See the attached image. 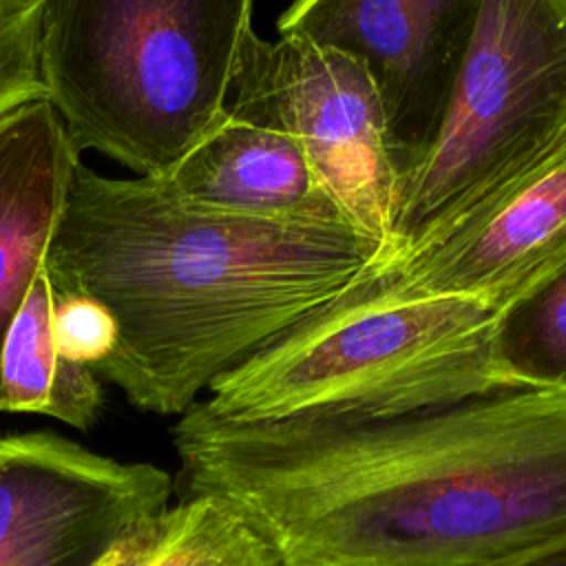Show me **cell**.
<instances>
[{
    "mask_svg": "<svg viewBox=\"0 0 566 566\" xmlns=\"http://www.w3.org/2000/svg\"><path fill=\"white\" fill-rule=\"evenodd\" d=\"M172 440L186 495L230 504L279 566H491L566 533V391L363 422H237L195 402Z\"/></svg>",
    "mask_w": 566,
    "mask_h": 566,
    "instance_id": "1",
    "label": "cell"
},
{
    "mask_svg": "<svg viewBox=\"0 0 566 566\" xmlns=\"http://www.w3.org/2000/svg\"><path fill=\"white\" fill-rule=\"evenodd\" d=\"M347 221L245 217L179 197L164 177L75 164L44 256L57 294L102 303L115 345L95 374L153 413H186L223 371L380 263Z\"/></svg>",
    "mask_w": 566,
    "mask_h": 566,
    "instance_id": "2",
    "label": "cell"
},
{
    "mask_svg": "<svg viewBox=\"0 0 566 566\" xmlns=\"http://www.w3.org/2000/svg\"><path fill=\"white\" fill-rule=\"evenodd\" d=\"M252 0H44L38 60L75 150L166 177L226 115Z\"/></svg>",
    "mask_w": 566,
    "mask_h": 566,
    "instance_id": "3",
    "label": "cell"
},
{
    "mask_svg": "<svg viewBox=\"0 0 566 566\" xmlns=\"http://www.w3.org/2000/svg\"><path fill=\"white\" fill-rule=\"evenodd\" d=\"M497 310L475 296L387 303L349 287L217 376L203 407L237 422H363L458 402L500 387Z\"/></svg>",
    "mask_w": 566,
    "mask_h": 566,
    "instance_id": "4",
    "label": "cell"
},
{
    "mask_svg": "<svg viewBox=\"0 0 566 566\" xmlns=\"http://www.w3.org/2000/svg\"><path fill=\"white\" fill-rule=\"evenodd\" d=\"M566 157V0H482L440 130L398 188L380 263L478 221Z\"/></svg>",
    "mask_w": 566,
    "mask_h": 566,
    "instance_id": "5",
    "label": "cell"
},
{
    "mask_svg": "<svg viewBox=\"0 0 566 566\" xmlns=\"http://www.w3.org/2000/svg\"><path fill=\"white\" fill-rule=\"evenodd\" d=\"M226 113L294 137L345 219L387 248L398 177L378 93L356 57L296 35L270 42L250 29L234 60Z\"/></svg>",
    "mask_w": 566,
    "mask_h": 566,
    "instance_id": "6",
    "label": "cell"
},
{
    "mask_svg": "<svg viewBox=\"0 0 566 566\" xmlns=\"http://www.w3.org/2000/svg\"><path fill=\"white\" fill-rule=\"evenodd\" d=\"M170 475L62 436L0 438V566H126L168 509Z\"/></svg>",
    "mask_w": 566,
    "mask_h": 566,
    "instance_id": "7",
    "label": "cell"
},
{
    "mask_svg": "<svg viewBox=\"0 0 566 566\" xmlns=\"http://www.w3.org/2000/svg\"><path fill=\"white\" fill-rule=\"evenodd\" d=\"M480 7L482 0H294L279 33L343 51L367 69L400 188L440 130Z\"/></svg>",
    "mask_w": 566,
    "mask_h": 566,
    "instance_id": "8",
    "label": "cell"
},
{
    "mask_svg": "<svg viewBox=\"0 0 566 566\" xmlns=\"http://www.w3.org/2000/svg\"><path fill=\"white\" fill-rule=\"evenodd\" d=\"M566 256V157L478 221L352 287L376 301L475 296L502 307Z\"/></svg>",
    "mask_w": 566,
    "mask_h": 566,
    "instance_id": "9",
    "label": "cell"
},
{
    "mask_svg": "<svg viewBox=\"0 0 566 566\" xmlns=\"http://www.w3.org/2000/svg\"><path fill=\"white\" fill-rule=\"evenodd\" d=\"M77 161L46 97L0 117V360L11 323L44 268Z\"/></svg>",
    "mask_w": 566,
    "mask_h": 566,
    "instance_id": "10",
    "label": "cell"
},
{
    "mask_svg": "<svg viewBox=\"0 0 566 566\" xmlns=\"http://www.w3.org/2000/svg\"><path fill=\"white\" fill-rule=\"evenodd\" d=\"M164 179L186 201L221 212L347 221L294 137L228 113Z\"/></svg>",
    "mask_w": 566,
    "mask_h": 566,
    "instance_id": "11",
    "label": "cell"
},
{
    "mask_svg": "<svg viewBox=\"0 0 566 566\" xmlns=\"http://www.w3.org/2000/svg\"><path fill=\"white\" fill-rule=\"evenodd\" d=\"M55 290L46 270L33 281L4 340L0 411L42 413L88 429L104 405L93 367L60 354L53 332Z\"/></svg>",
    "mask_w": 566,
    "mask_h": 566,
    "instance_id": "12",
    "label": "cell"
},
{
    "mask_svg": "<svg viewBox=\"0 0 566 566\" xmlns=\"http://www.w3.org/2000/svg\"><path fill=\"white\" fill-rule=\"evenodd\" d=\"M491 371L500 387L566 391V256L497 310Z\"/></svg>",
    "mask_w": 566,
    "mask_h": 566,
    "instance_id": "13",
    "label": "cell"
},
{
    "mask_svg": "<svg viewBox=\"0 0 566 566\" xmlns=\"http://www.w3.org/2000/svg\"><path fill=\"white\" fill-rule=\"evenodd\" d=\"M126 566H279L270 544L230 504L186 495L168 506Z\"/></svg>",
    "mask_w": 566,
    "mask_h": 566,
    "instance_id": "14",
    "label": "cell"
},
{
    "mask_svg": "<svg viewBox=\"0 0 566 566\" xmlns=\"http://www.w3.org/2000/svg\"><path fill=\"white\" fill-rule=\"evenodd\" d=\"M44 0H0V117L44 99L38 38Z\"/></svg>",
    "mask_w": 566,
    "mask_h": 566,
    "instance_id": "15",
    "label": "cell"
},
{
    "mask_svg": "<svg viewBox=\"0 0 566 566\" xmlns=\"http://www.w3.org/2000/svg\"><path fill=\"white\" fill-rule=\"evenodd\" d=\"M53 332L62 356L97 367L115 345V321L95 298L82 294L53 296Z\"/></svg>",
    "mask_w": 566,
    "mask_h": 566,
    "instance_id": "16",
    "label": "cell"
},
{
    "mask_svg": "<svg viewBox=\"0 0 566 566\" xmlns=\"http://www.w3.org/2000/svg\"><path fill=\"white\" fill-rule=\"evenodd\" d=\"M491 566H566V533Z\"/></svg>",
    "mask_w": 566,
    "mask_h": 566,
    "instance_id": "17",
    "label": "cell"
}]
</instances>
